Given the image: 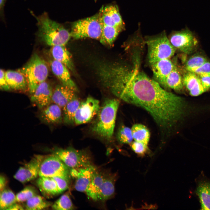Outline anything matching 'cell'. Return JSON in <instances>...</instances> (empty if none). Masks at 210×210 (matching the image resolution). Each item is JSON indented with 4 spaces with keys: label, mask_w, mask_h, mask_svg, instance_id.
<instances>
[{
    "label": "cell",
    "mask_w": 210,
    "mask_h": 210,
    "mask_svg": "<svg viewBox=\"0 0 210 210\" xmlns=\"http://www.w3.org/2000/svg\"><path fill=\"white\" fill-rule=\"evenodd\" d=\"M99 77L103 85L114 95L144 108L155 120L166 116L174 105L175 94L164 89L158 82L141 71L136 64L130 67L108 62L102 68Z\"/></svg>",
    "instance_id": "cell-1"
},
{
    "label": "cell",
    "mask_w": 210,
    "mask_h": 210,
    "mask_svg": "<svg viewBox=\"0 0 210 210\" xmlns=\"http://www.w3.org/2000/svg\"><path fill=\"white\" fill-rule=\"evenodd\" d=\"M30 13L36 20L37 35L41 40L51 47L65 46L68 43L71 37L70 32L63 25L51 19L46 12L38 16Z\"/></svg>",
    "instance_id": "cell-2"
},
{
    "label": "cell",
    "mask_w": 210,
    "mask_h": 210,
    "mask_svg": "<svg viewBox=\"0 0 210 210\" xmlns=\"http://www.w3.org/2000/svg\"><path fill=\"white\" fill-rule=\"evenodd\" d=\"M119 104V100L116 99H107L104 101L91 127L94 133L104 139H111Z\"/></svg>",
    "instance_id": "cell-3"
},
{
    "label": "cell",
    "mask_w": 210,
    "mask_h": 210,
    "mask_svg": "<svg viewBox=\"0 0 210 210\" xmlns=\"http://www.w3.org/2000/svg\"><path fill=\"white\" fill-rule=\"evenodd\" d=\"M25 77L31 94L38 86L46 81L48 74L46 62L36 54H34L28 62L19 70Z\"/></svg>",
    "instance_id": "cell-4"
},
{
    "label": "cell",
    "mask_w": 210,
    "mask_h": 210,
    "mask_svg": "<svg viewBox=\"0 0 210 210\" xmlns=\"http://www.w3.org/2000/svg\"><path fill=\"white\" fill-rule=\"evenodd\" d=\"M146 43L148 60L151 65L161 60L170 59L174 55L176 50L165 33L148 38Z\"/></svg>",
    "instance_id": "cell-5"
},
{
    "label": "cell",
    "mask_w": 210,
    "mask_h": 210,
    "mask_svg": "<svg viewBox=\"0 0 210 210\" xmlns=\"http://www.w3.org/2000/svg\"><path fill=\"white\" fill-rule=\"evenodd\" d=\"M102 27L98 13L75 22L72 26L71 36L75 39L85 38L99 39Z\"/></svg>",
    "instance_id": "cell-6"
},
{
    "label": "cell",
    "mask_w": 210,
    "mask_h": 210,
    "mask_svg": "<svg viewBox=\"0 0 210 210\" xmlns=\"http://www.w3.org/2000/svg\"><path fill=\"white\" fill-rule=\"evenodd\" d=\"M53 152L54 154L70 169L85 167L92 165L91 157L84 150L70 147L56 149Z\"/></svg>",
    "instance_id": "cell-7"
},
{
    "label": "cell",
    "mask_w": 210,
    "mask_h": 210,
    "mask_svg": "<svg viewBox=\"0 0 210 210\" xmlns=\"http://www.w3.org/2000/svg\"><path fill=\"white\" fill-rule=\"evenodd\" d=\"M63 162L54 154L46 156L43 161L39 176L59 177L69 181L70 170Z\"/></svg>",
    "instance_id": "cell-8"
},
{
    "label": "cell",
    "mask_w": 210,
    "mask_h": 210,
    "mask_svg": "<svg viewBox=\"0 0 210 210\" xmlns=\"http://www.w3.org/2000/svg\"><path fill=\"white\" fill-rule=\"evenodd\" d=\"M169 39L176 49L186 54L193 51L197 43L193 33L187 28L173 33Z\"/></svg>",
    "instance_id": "cell-9"
},
{
    "label": "cell",
    "mask_w": 210,
    "mask_h": 210,
    "mask_svg": "<svg viewBox=\"0 0 210 210\" xmlns=\"http://www.w3.org/2000/svg\"><path fill=\"white\" fill-rule=\"evenodd\" d=\"M46 157L41 155H35L29 162L19 168L14 178L23 183L36 178L38 176L41 164Z\"/></svg>",
    "instance_id": "cell-10"
},
{
    "label": "cell",
    "mask_w": 210,
    "mask_h": 210,
    "mask_svg": "<svg viewBox=\"0 0 210 210\" xmlns=\"http://www.w3.org/2000/svg\"><path fill=\"white\" fill-rule=\"evenodd\" d=\"M100 107L98 100L88 97L80 102L75 114L74 123L80 125L90 121L97 115Z\"/></svg>",
    "instance_id": "cell-11"
},
{
    "label": "cell",
    "mask_w": 210,
    "mask_h": 210,
    "mask_svg": "<svg viewBox=\"0 0 210 210\" xmlns=\"http://www.w3.org/2000/svg\"><path fill=\"white\" fill-rule=\"evenodd\" d=\"M70 174L75 178V189L79 192H85L97 170L93 165L79 169H70Z\"/></svg>",
    "instance_id": "cell-12"
},
{
    "label": "cell",
    "mask_w": 210,
    "mask_h": 210,
    "mask_svg": "<svg viewBox=\"0 0 210 210\" xmlns=\"http://www.w3.org/2000/svg\"><path fill=\"white\" fill-rule=\"evenodd\" d=\"M53 90L46 81L39 84L31 94V102L39 108L42 109L52 102Z\"/></svg>",
    "instance_id": "cell-13"
},
{
    "label": "cell",
    "mask_w": 210,
    "mask_h": 210,
    "mask_svg": "<svg viewBox=\"0 0 210 210\" xmlns=\"http://www.w3.org/2000/svg\"><path fill=\"white\" fill-rule=\"evenodd\" d=\"M99 14L102 25L124 27V23L116 6L111 5L102 7Z\"/></svg>",
    "instance_id": "cell-14"
},
{
    "label": "cell",
    "mask_w": 210,
    "mask_h": 210,
    "mask_svg": "<svg viewBox=\"0 0 210 210\" xmlns=\"http://www.w3.org/2000/svg\"><path fill=\"white\" fill-rule=\"evenodd\" d=\"M50 64L53 73L60 81L62 85L76 92L78 91L77 86L72 79L68 69L66 66L53 59L50 60Z\"/></svg>",
    "instance_id": "cell-15"
},
{
    "label": "cell",
    "mask_w": 210,
    "mask_h": 210,
    "mask_svg": "<svg viewBox=\"0 0 210 210\" xmlns=\"http://www.w3.org/2000/svg\"><path fill=\"white\" fill-rule=\"evenodd\" d=\"M61 109L55 104H50L42 109L40 118L42 121L47 124L54 125L60 123L63 119Z\"/></svg>",
    "instance_id": "cell-16"
},
{
    "label": "cell",
    "mask_w": 210,
    "mask_h": 210,
    "mask_svg": "<svg viewBox=\"0 0 210 210\" xmlns=\"http://www.w3.org/2000/svg\"><path fill=\"white\" fill-rule=\"evenodd\" d=\"M76 92L70 88L62 85L56 86L53 90L52 102L62 109L77 95Z\"/></svg>",
    "instance_id": "cell-17"
},
{
    "label": "cell",
    "mask_w": 210,
    "mask_h": 210,
    "mask_svg": "<svg viewBox=\"0 0 210 210\" xmlns=\"http://www.w3.org/2000/svg\"><path fill=\"white\" fill-rule=\"evenodd\" d=\"M151 65L155 78L161 84L176 66L170 59L160 60Z\"/></svg>",
    "instance_id": "cell-18"
},
{
    "label": "cell",
    "mask_w": 210,
    "mask_h": 210,
    "mask_svg": "<svg viewBox=\"0 0 210 210\" xmlns=\"http://www.w3.org/2000/svg\"><path fill=\"white\" fill-rule=\"evenodd\" d=\"M183 82L192 96H199L205 92L199 76L194 72L188 71L182 78Z\"/></svg>",
    "instance_id": "cell-19"
},
{
    "label": "cell",
    "mask_w": 210,
    "mask_h": 210,
    "mask_svg": "<svg viewBox=\"0 0 210 210\" xmlns=\"http://www.w3.org/2000/svg\"><path fill=\"white\" fill-rule=\"evenodd\" d=\"M50 53L53 60L62 63L71 71H74V66L71 54L64 46H52Z\"/></svg>",
    "instance_id": "cell-20"
},
{
    "label": "cell",
    "mask_w": 210,
    "mask_h": 210,
    "mask_svg": "<svg viewBox=\"0 0 210 210\" xmlns=\"http://www.w3.org/2000/svg\"><path fill=\"white\" fill-rule=\"evenodd\" d=\"M5 77L11 89L15 90H23L28 87L25 77L19 71H7L5 72Z\"/></svg>",
    "instance_id": "cell-21"
},
{
    "label": "cell",
    "mask_w": 210,
    "mask_h": 210,
    "mask_svg": "<svg viewBox=\"0 0 210 210\" xmlns=\"http://www.w3.org/2000/svg\"><path fill=\"white\" fill-rule=\"evenodd\" d=\"M105 176L97 170L87 188L85 192L89 197L94 200H99L101 190Z\"/></svg>",
    "instance_id": "cell-22"
},
{
    "label": "cell",
    "mask_w": 210,
    "mask_h": 210,
    "mask_svg": "<svg viewBox=\"0 0 210 210\" xmlns=\"http://www.w3.org/2000/svg\"><path fill=\"white\" fill-rule=\"evenodd\" d=\"M36 183L39 190L45 195L52 196L60 193L56 183L52 177L39 176Z\"/></svg>",
    "instance_id": "cell-23"
},
{
    "label": "cell",
    "mask_w": 210,
    "mask_h": 210,
    "mask_svg": "<svg viewBox=\"0 0 210 210\" xmlns=\"http://www.w3.org/2000/svg\"><path fill=\"white\" fill-rule=\"evenodd\" d=\"M196 192L200 200L201 210H210V182H200Z\"/></svg>",
    "instance_id": "cell-24"
},
{
    "label": "cell",
    "mask_w": 210,
    "mask_h": 210,
    "mask_svg": "<svg viewBox=\"0 0 210 210\" xmlns=\"http://www.w3.org/2000/svg\"><path fill=\"white\" fill-rule=\"evenodd\" d=\"M162 85L177 92L183 90V79L176 66L167 76L161 84Z\"/></svg>",
    "instance_id": "cell-25"
},
{
    "label": "cell",
    "mask_w": 210,
    "mask_h": 210,
    "mask_svg": "<svg viewBox=\"0 0 210 210\" xmlns=\"http://www.w3.org/2000/svg\"><path fill=\"white\" fill-rule=\"evenodd\" d=\"M124 28L102 25L101 35L99 39L100 42L103 44L111 45Z\"/></svg>",
    "instance_id": "cell-26"
},
{
    "label": "cell",
    "mask_w": 210,
    "mask_h": 210,
    "mask_svg": "<svg viewBox=\"0 0 210 210\" xmlns=\"http://www.w3.org/2000/svg\"><path fill=\"white\" fill-rule=\"evenodd\" d=\"M80 102L76 96L62 108L63 120L65 123L71 124L74 123L75 114Z\"/></svg>",
    "instance_id": "cell-27"
},
{
    "label": "cell",
    "mask_w": 210,
    "mask_h": 210,
    "mask_svg": "<svg viewBox=\"0 0 210 210\" xmlns=\"http://www.w3.org/2000/svg\"><path fill=\"white\" fill-rule=\"evenodd\" d=\"M116 178L114 175L105 176L101 190L99 200H106L114 195Z\"/></svg>",
    "instance_id": "cell-28"
},
{
    "label": "cell",
    "mask_w": 210,
    "mask_h": 210,
    "mask_svg": "<svg viewBox=\"0 0 210 210\" xmlns=\"http://www.w3.org/2000/svg\"><path fill=\"white\" fill-rule=\"evenodd\" d=\"M131 129L133 139L135 141L148 145L150 133L146 126L141 124H136L134 125Z\"/></svg>",
    "instance_id": "cell-29"
},
{
    "label": "cell",
    "mask_w": 210,
    "mask_h": 210,
    "mask_svg": "<svg viewBox=\"0 0 210 210\" xmlns=\"http://www.w3.org/2000/svg\"><path fill=\"white\" fill-rule=\"evenodd\" d=\"M52 204L40 195H36L26 202L25 208L27 210H42L48 208Z\"/></svg>",
    "instance_id": "cell-30"
},
{
    "label": "cell",
    "mask_w": 210,
    "mask_h": 210,
    "mask_svg": "<svg viewBox=\"0 0 210 210\" xmlns=\"http://www.w3.org/2000/svg\"><path fill=\"white\" fill-rule=\"evenodd\" d=\"M16 202V195L12 190L5 188L0 191V210H7Z\"/></svg>",
    "instance_id": "cell-31"
},
{
    "label": "cell",
    "mask_w": 210,
    "mask_h": 210,
    "mask_svg": "<svg viewBox=\"0 0 210 210\" xmlns=\"http://www.w3.org/2000/svg\"><path fill=\"white\" fill-rule=\"evenodd\" d=\"M207 61V59L202 55H194L186 61L185 68L188 71L194 72Z\"/></svg>",
    "instance_id": "cell-32"
},
{
    "label": "cell",
    "mask_w": 210,
    "mask_h": 210,
    "mask_svg": "<svg viewBox=\"0 0 210 210\" xmlns=\"http://www.w3.org/2000/svg\"><path fill=\"white\" fill-rule=\"evenodd\" d=\"M51 206L54 210H70L74 208L71 200L67 194L62 195Z\"/></svg>",
    "instance_id": "cell-33"
},
{
    "label": "cell",
    "mask_w": 210,
    "mask_h": 210,
    "mask_svg": "<svg viewBox=\"0 0 210 210\" xmlns=\"http://www.w3.org/2000/svg\"><path fill=\"white\" fill-rule=\"evenodd\" d=\"M118 140L122 144H129L133 139L131 129L124 125L121 126L117 133Z\"/></svg>",
    "instance_id": "cell-34"
},
{
    "label": "cell",
    "mask_w": 210,
    "mask_h": 210,
    "mask_svg": "<svg viewBox=\"0 0 210 210\" xmlns=\"http://www.w3.org/2000/svg\"><path fill=\"white\" fill-rule=\"evenodd\" d=\"M37 195L35 190L32 187H26L16 195L17 202H26Z\"/></svg>",
    "instance_id": "cell-35"
},
{
    "label": "cell",
    "mask_w": 210,
    "mask_h": 210,
    "mask_svg": "<svg viewBox=\"0 0 210 210\" xmlns=\"http://www.w3.org/2000/svg\"><path fill=\"white\" fill-rule=\"evenodd\" d=\"M147 145L143 143L135 141L131 145L133 150L136 154L141 155H144L148 150Z\"/></svg>",
    "instance_id": "cell-36"
},
{
    "label": "cell",
    "mask_w": 210,
    "mask_h": 210,
    "mask_svg": "<svg viewBox=\"0 0 210 210\" xmlns=\"http://www.w3.org/2000/svg\"><path fill=\"white\" fill-rule=\"evenodd\" d=\"M194 73L200 77H210V62L207 61Z\"/></svg>",
    "instance_id": "cell-37"
},
{
    "label": "cell",
    "mask_w": 210,
    "mask_h": 210,
    "mask_svg": "<svg viewBox=\"0 0 210 210\" xmlns=\"http://www.w3.org/2000/svg\"><path fill=\"white\" fill-rule=\"evenodd\" d=\"M52 178L55 180L60 193L67 189L68 188L69 181L59 177Z\"/></svg>",
    "instance_id": "cell-38"
},
{
    "label": "cell",
    "mask_w": 210,
    "mask_h": 210,
    "mask_svg": "<svg viewBox=\"0 0 210 210\" xmlns=\"http://www.w3.org/2000/svg\"><path fill=\"white\" fill-rule=\"evenodd\" d=\"M5 72L3 69H0V88L2 90L8 91L11 89L6 80Z\"/></svg>",
    "instance_id": "cell-39"
},
{
    "label": "cell",
    "mask_w": 210,
    "mask_h": 210,
    "mask_svg": "<svg viewBox=\"0 0 210 210\" xmlns=\"http://www.w3.org/2000/svg\"><path fill=\"white\" fill-rule=\"evenodd\" d=\"M201 82L205 92L210 89V77H200Z\"/></svg>",
    "instance_id": "cell-40"
},
{
    "label": "cell",
    "mask_w": 210,
    "mask_h": 210,
    "mask_svg": "<svg viewBox=\"0 0 210 210\" xmlns=\"http://www.w3.org/2000/svg\"><path fill=\"white\" fill-rule=\"evenodd\" d=\"M7 0H0V17L1 20L6 23L4 8Z\"/></svg>",
    "instance_id": "cell-41"
},
{
    "label": "cell",
    "mask_w": 210,
    "mask_h": 210,
    "mask_svg": "<svg viewBox=\"0 0 210 210\" xmlns=\"http://www.w3.org/2000/svg\"><path fill=\"white\" fill-rule=\"evenodd\" d=\"M6 181L5 177L1 175L0 176V191L5 189L6 184Z\"/></svg>",
    "instance_id": "cell-42"
},
{
    "label": "cell",
    "mask_w": 210,
    "mask_h": 210,
    "mask_svg": "<svg viewBox=\"0 0 210 210\" xmlns=\"http://www.w3.org/2000/svg\"><path fill=\"white\" fill-rule=\"evenodd\" d=\"M17 202L10 206L7 210H18L24 209V207L22 206L20 204L17 203Z\"/></svg>",
    "instance_id": "cell-43"
},
{
    "label": "cell",
    "mask_w": 210,
    "mask_h": 210,
    "mask_svg": "<svg viewBox=\"0 0 210 210\" xmlns=\"http://www.w3.org/2000/svg\"><path fill=\"white\" fill-rule=\"evenodd\" d=\"M95 1H96L97 0H94Z\"/></svg>",
    "instance_id": "cell-44"
}]
</instances>
